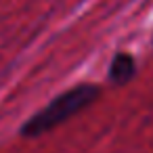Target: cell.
Segmentation results:
<instances>
[{
    "label": "cell",
    "instance_id": "7a4b0ae2",
    "mask_svg": "<svg viewBox=\"0 0 153 153\" xmlns=\"http://www.w3.org/2000/svg\"><path fill=\"white\" fill-rule=\"evenodd\" d=\"M136 74V63L128 53H117L109 63V80L113 84H128Z\"/></svg>",
    "mask_w": 153,
    "mask_h": 153
},
{
    "label": "cell",
    "instance_id": "6da1fadb",
    "mask_svg": "<svg viewBox=\"0 0 153 153\" xmlns=\"http://www.w3.org/2000/svg\"><path fill=\"white\" fill-rule=\"evenodd\" d=\"M99 92L101 90L94 84H78V86L65 90L63 94L55 97L46 107H42L38 113H34L21 126L19 134L25 138H36V136L51 132L53 128L67 122L71 115H76L82 109H86L88 105H92L99 99Z\"/></svg>",
    "mask_w": 153,
    "mask_h": 153
}]
</instances>
